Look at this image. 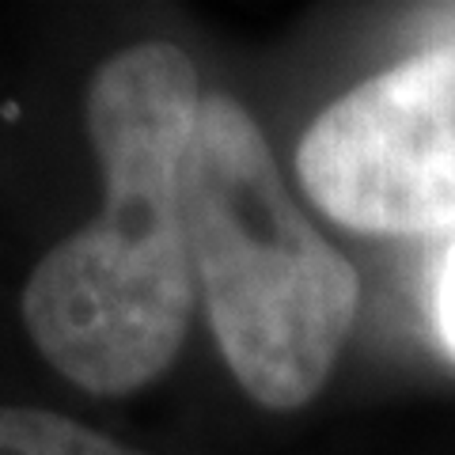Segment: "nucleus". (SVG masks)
Returning <instances> with one entry per match:
<instances>
[{"mask_svg":"<svg viewBox=\"0 0 455 455\" xmlns=\"http://www.w3.org/2000/svg\"><path fill=\"white\" fill-rule=\"evenodd\" d=\"M202 84L171 42H137L95 68L88 133L103 209L42 259L23 289L38 353L88 395H133L179 357L194 319V254L182 220Z\"/></svg>","mask_w":455,"mask_h":455,"instance_id":"1","label":"nucleus"},{"mask_svg":"<svg viewBox=\"0 0 455 455\" xmlns=\"http://www.w3.org/2000/svg\"><path fill=\"white\" fill-rule=\"evenodd\" d=\"M194 281L232 376L266 410L311 403L361 304L357 269L284 190L262 125L205 95L182 160Z\"/></svg>","mask_w":455,"mask_h":455,"instance_id":"2","label":"nucleus"},{"mask_svg":"<svg viewBox=\"0 0 455 455\" xmlns=\"http://www.w3.org/2000/svg\"><path fill=\"white\" fill-rule=\"evenodd\" d=\"M296 175L361 235L455 228V46L406 57L326 107L296 148Z\"/></svg>","mask_w":455,"mask_h":455,"instance_id":"3","label":"nucleus"},{"mask_svg":"<svg viewBox=\"0 0 455 455\" xmlns=\"http://www.w3.org/2000/svg\"><path fill=\"white\" fill-rule=\"evenodd\" d=\"M0 455H140L73 418L35 406H0Z\"/></svg>","mask_w":455,"mask_h":455,"instance_id":"4","label":"nucleus"},{"mask_svg":"<svg viewBox=\"0 0 455 455\" xmlns=\"http://www.w3.org/2000/svg\"><path fill=\"white\" fill-rule=\"evenodd\" d=\"M433 323L440 334V346L448 349V357L455 361V239L444 251V262L436 269L433 284Z\"/></svg>","mask_w":455,"mask_h":455,"instance_id":"5","label":"nucleus"}]
</instances>
